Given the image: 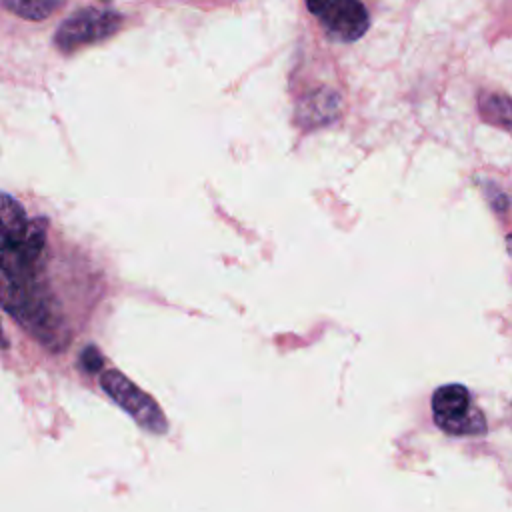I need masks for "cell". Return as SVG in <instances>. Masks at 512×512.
<instances>
[{"label": "cell", "mask_w": 512, "mask_h": 512, "mask_svg": "<svg viewBox=\"0 0 512 512\" xmlns=\"http://www.w3.org/2000/svg\"><path fill=\"white\" fill-rule=\"evenodd\" d=\"M4 310L44 346H66L68 334L48 288L34 272H2Z\"/></svg>", "instance_id": "1"}, {"label": "cell", "mask_w": 512, "mask_h": 512, "mask_svg": "<svg viewBox=\"0 0 512 512\" xmlns=\"http://www.w3.org/2000/svg\"><path fill=\"white\" fill-rule=\"evenodd\" d=\"M122 26V16L108 8H82L60 22L54 34V46L62 54H74L76 50L102 42L114 36Z\"/></svg>", "instance_id": "2"}, {"label": "cell", "mask_w": 512, "mask_h": 512, "mask_svg": "<svg viewBox=\"0 0 512 512\" xmlns=\"http://www.w3.org/2000/svg\"><path fill=\"white\" fill-rule=\"evenodd\" d=\"M432 414L438 428L452 436L482 434L486 420L472 404L470 392L462 384H444L432 396Z\"/></svg>", "instance_id": "3"}, {"label": "cell", "mask_w": 512, "mask_h": 512, "mask_svg": "<svg viewBox=\"0 0 512 512\" xmlns=\"http://www.w3.org/2000/svg\"><path fill=\"white\" fill-rule=\"evenodd\" d=\"M100 386L142 428H146L154 434H164L166 432L168 422H166V416H164L162 408L152 400V396L142 392L122 372H118L114 368L104 370L100 374Z\"/></svg>", "instance_id": "4"}, {"label": "cell", "mask_w": 512, "mask_h": 512, "mask_svg": "<svg viewBox=\"0 0 512 512\" xmlns=\"http://www.w3.org/2000/svg\"><path fill=\"white\" fill-rule=\"evenodd\" d=\"M306 6L338 42H354L370 26L368 10L360 0H306Z\"/></svg>", "instance_id": "5"}, {"label": "cell", "mask_w": 512, "mask_h": 512, "mask_svg": "<svg viewBox=\"0 0 512 512\" xmlns=\"http://www.w3.org/2000/svg\"><path fill=\"white\" fill-rule=\"evenodd\" d=\"M340 108V98L332 90H318L310 96H306L298 106V122L304 128H316L324 126L332 120H336Z\"/></svg>", "instance_id": "6"}, {"label": "cell", "mask_w": 512, "mask_h": 512, "mask_svg": "<svg viewBox=\"0 0 512 512\" xmlns=\"http://www.w3.org/2000/svg\"><path fill=\"white\" fill-rule=\"evenodd\" d=\"M478 110L484 122L512 132V98L500 92H484L478 98Z\"/></svg>", "instance_id": "7"}, {"label": "cell", "mask_w": 512, "mask_h": 512, "mask_svg": "<svg viewBox=\"0 0 512 512\" xmlns=\"http://www.w3.org/2000/svg\"><path fill=\"white\" fill-rule=\"evenodd\" d=\"M2 4L24 20H44L60 8L62 0H2Z\"/></svg>", "instance_id": "8"}, {"label": "cell", "mask_w": 512, "mask_h": 512, "mask_svg": "<svg viewBox=\"0 0 512 512\" xmlns=\"http://www.w3.org/2000/svg\"><path fill=\"white\" fill-rule=\"evenodd\" d=\"M482 188H484V194H486L490 206H492L496 212L508 210L510 200H508V196L504 194V190H500V188H498L496 184H492V182H484Z\"/></svg>", "instance_id": "9"}, {"label": "cell", "mask_w": 512, "mask_h": 512, "mask_svg": "<svg viewBox=\"0 0 512 512\" xmlns=\"http://www.w3.org/2000/svg\"><path fill=\"white\" fill-rule=\"evenodd\" d=\"M80 364L86 372H98L102 368V356L94 346H86L80 354Z\"/></svg>", "instance_id": "10"}, {"label": "cell", "mask_w": 512, "mask_h": 512, "mask_svg": "<svg viewBox=\"0 0 512 512\" xmlns=\"http://www.w3.org/2000/svg\"><path fill=\"white\" fill-rule=\"evenodd\" d=\"M506 250H508V254L512 256V232L506 236Z\"/></svg>", "instance_id": "11"}, {"label": "cell", "mask_w": 512, "mask_h": 512, "mask_svg": "<svg viewBox=\"0 0 512 512\" xmlns=\"http://www.w3.org/2000/svg\"><path fill=\"white\" fill-rule=\"evenodd\" d=\"M102 2H110V0H102Z\"/></svg>", "instance_id": "12"}]
</instances>
